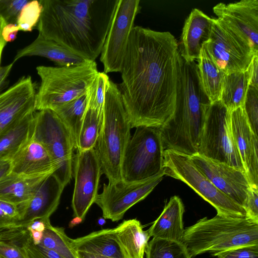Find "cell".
Listing matches in <instances>:
<instances>
[{
	"label": "cell",
	"instance_id": "22",
	"mask_svg": "<svg viewBox=\"0 0 258 258\" xmlns=\"http://www.w3.org/2000/svg\"><path fill=\"white\" fill-rule=\"evenodd\" d=\"M213 18L193 9L186 19L181 36L179 52L187 62L197 60L202 48L211 35Z\"/></svg>",
	"mask_w": 258,
	"mask_h": 258
},
{
	"label": "cell",
	"instance_id": "11",
	"mask_svg": "<svg viewBox=\"0 0 258 258\" xmlns=\"http://www.w3.org/2000/svg\"><path fill=\"white\" fill-rule=\"evenodd\" d=\"M198 154L245 172L232 137L230 112L220 100L208 111Z\"/></svg>",
	"mask_w": 258,
	"mask_h": 258
},
{
	"label": "cell",
	"instance_id": "43",
	"mask_svg": "<svg viewBox=\"0 0 258 258\" xmlns=\"http://www.w3.org/2000/svg\"><path fill=\"white\" fill-rule=\"evenodd\" d=\"M250 85L258 88V54L254 55L249 67Z\"/></svg>",
	"mask_w": 258,
	"mask_h": 258
},
{
	"label": "cell",
	"instance_id": "12",
	"mask_svg": "<svg viewBox=\"0 0 258 258\" xmlns=\"http://www.w3.org/2000/svg\"><path fill=\"white\" fill-rule=\"evenodd\" d=\"M204 45L225 74L246 71L257 54L218 18H213L210 37Z\"/></svg>",
	"mask_w": 258,
	"mask_h": 258
},
{
	"label": "cell",
	"instance_id": "5",
	"mask_svg": "<svg viewBox=\"0 0 258 258\" xmlns=\"http://www.w3.org/2000/svg\"><path fill=\"white\" fill-rule=\"evenodd\" d=\"M130 121L117 85L109 80L106 87L102 123L95 149L102 174L109 183L121 182V164L131 137Z\"/></svg>",
	"mask_w": 258,
	"mask_h": 258
},
{
	"label": "cell",
	"instance_id": "36",
	"mask_svg": "<svg viewBox=\"0 0 258 258\" xmlns=\"http://www.w3.org/2000/svg\"><path fill=\"white\" fill-rule=\"evenodd\" d=\"M242 107L252 132L258 137V88L249 85Z\"/></svg>",
	"mask_w": 258,
	"mask_h": 258
},
{
	"label": "cell",
	"instance_id": "26",
	"mask_svg": "<svg viewBox=\"0 0 258 258\" xmlns=\"http://www.w3.org/2000/svg\"><path fill=\"white\" fill-rule=\"evenodd\" d=\"M250 80L249 68L243 72L225 74L220 100L230 112L243 107Z\"/></svg>",
	"mask_w": 258,
	"mask_h": 258
},
{
	"label": "cell",
	"instance_id": "9",
	"mask_svg": "<svg viewBox=\"0 0 258 258\" xmlns=\"http://www.w3.org/2000/svg\"><path fill=\"white\" fill-rule=\"evenodd\" d=\"M165 175L184 182L217 210V214L246 217L245 209L220 191L198 169L190 157L170 149L164 151Z\"/></svg>",
	"mask_w": 258,
	"mask_h": 258
},
{
	"label": "cell",
	"instance_id": "41",
	"mask_svg": "<svg viewBox=\"0 0 258 258\" xmlns=\"http://www.w3.org/2000/svg\"><path fill=\"white\" fill-rule=\"evenodd\" d=\"M0 255L4 258H25L21 249L1 233Z\"/></svg>",
	"mask_w": 258,
	"mask_h": 258
},
{
	"label": "cell",
	"instance_id": "32",
	"mask_svg": "<svg viewBox=\"0 0 258 258\" xmlns=\"http://www.w3.org/2000/svg\"><path fill=\"white\" fill-rule=\"evenodd\" d=\"M146 258H191L181 242L153 238L148 242Z\"/></svg>",
	"mask_w": 258,
	"mask_h": 258
},
{
	"label": "cell",
	"instance_id": "25",
	"mask_svg": "<svg viewBox=\"0 0 258 258\" xmlns=\"http://www.w3.org/2000/svg\"><path fill=\"white\" fill-rule=\"evenodd\" d=\"M30 56L46 57L59 67L78 65L88 60L75 54L56 42L45 38L39 34L31 43L17 52L13 62L23 57Z\"/></svg>",
	"mask_w": 258,
	"mask_h": 258
},
{
	"label": "cell",
	"instance_id": "24",
	"mask_svg": "<svg viewBox=\"0 0 258 258\" xmlns=\"http://www.w3.org/2000/svg\"><path fill=\"white\" fill-rule=\"evenodd\" d=\"M19 175L9 173L0 180V200L17 207L27 202L51 174Z\"/></svg>",
	"mask_w": 258,
	"mask_h": 258
},
{
	"label": "cell",
	"instance_id": "3",
	"mask_svg": "<svg viewBox=\"0 0 258 258\" xmlns=\"http://www.w3.org/2000/svg\"><path fill=\"white\" fill-rule=\"evenodd\" d=\"M211 104L202 87L197 63L182 59L174 111L158 127L164 150H172L189 156L198 153Z\"/></svg>",
	"mask_w": 258,
	"mask_h": 258
},
{
	"label": "cell",
	"instance_id": "35",
	"mask_svg": "<svg viewBox=\"0 0 258 258\" xmlns=\"http://www.w3.org/2000/svg\"><path fill=\"white\" fill-rule=\"evenodd\" d=\"M42 6L39 1H29L22 8L17 20L19 30L31 32L37 25Z\"/></svg>",
	"mask_w": 258,
	"mask_h": 258
},
{
	"label": "cell",
	"instance_id": "45",
	"mask_svg": "<svg viewBox=\"0 0 258 258\" xmlns=\"http://www.w3.org/2000/svg\"><path fill=\"white\" fill-rule=\"evenodd\" d=\"M10 159L0 160V180L10 173Z\"/></svg>",
	"mask_w": 258,
	"mask_h": 258
},
{
	"label": "cell",
	"instance_id": "38",
	"mask_svg": "<svg viewBox=\"0 0 258 258\" xmlns=\"http://www.w3.org/2000/svg\"><path fill=\"white\" fill-rule=\"evenodd\" d=\"M19 218V212L16 205L0 200V230L14 227Z\"/></svg>",
	"mask_w": 258,
	"mask_h": 258
},
{
	"label": "cell",
	"instance_id": "48",
	"mask_svg": "<svg viewBox=\"0 0 258 258\" xmlns=\"http://www.w3.org/2000/svg\"><path fill=\"white\" fill-rule=\"evenodd\" d=\"M0 258H4V257L2 256L1 255H0Z\"/></svg>",
	"mask_w": 258,
	"mask_h": 258
},
{
	"label": "cell",
	"instance_id": "31",
	"mask_svg": "<svg viewBox=\"0 0 258 258\" xmlns=\"http://www.w3.org/2000/svg\"><path fill=\"white\" fill-rule=\"evenodd\" d=\"M101 125L96 112L87 106L77 142V152L95 148Z\"/></svg>",
	"mask_w": 258,
	"mask_h": 258
},
{
	"label": "cell",
	"instance_id": "28",
	"mask_svg": "<svg viewBox=\"0 0 258 258\" xmlns=\"http://www.w3.org/2000/svg\"><path fill=\"white\" fill-rule=\"evenodd\" d=\"M35 111L25 116L0 135V160H11L29 138Z\"/></svg>",
	"mask_w": 258,
	"mask_h": 258
},
{
	"label": "cell",
	"instance_id": "47",
	"mask_svg": "<svg viewBox=\"0 0 258 258\" xmlns=\"http://www.w3.org/2000/svg\"><path fill=\"white\" fill-rule=\"evenodd\" d=\"M6 23L4 20L0 17V64L3 50L6 44V42L5 41L2 36L3 29ZM1 67L0 66V68Z\"/></svg>",
	"mask_w": 258,
	"mask_h": 258
},
{
	"label": "cell",
	"instance_id": "39",
	"mask_svg": "<svg viewBox=\"0 0 258 258\" xmlns=\"http://www.w3.org/2000/svg\"><path fill=\"white\" fill-rule=\"evenodd\" d=\"M216 258H258V245H247L232 248L213 254Z\"/></svg>",
	"mask_w": 258,
	"mask_h": 258
},
{
	"label": "cell",
	"instance_id": "1",
	"mask_svg": "<svg viewBox=\"0 0 258 258\" xmlns=\"http://www.w3.org/2000/svg\"><path fill=\"white\" fill-rule=\"evenodd\" d=\"M182 61L177 41L170 32L133 27L119 88L132 128L159 127L172 116Z\"/></svg>",
	"mask_w": 258,
	"mask_h": 258
},
{
	"label": "cell",
	"instance_id": "19",
	"mask_svg": "<svg viewBox=\"0 0 258 258\" xmlns=\"http://www.w3.org/2000/svg\"><path fill=\"white\" fill-rule=\"evenodd\" d=\"M232 137L250 185L258 187V137L252 132L243 107L230 111Z\"/></svg>",
	"mask_w": 258,
	"mask_h": 258
},
{
	"label": "cell",
	"instance_id": "23",
	"mask_svg": "<svg viewBox=\"0 0 258 258\" xmlns=\"http://www.w3.org/2000/svg\"><path fill=\"white\" fill-rule=\"evenodd\" d=\"M184 212L181 200L176 196L171 197L160 215L147 230L150 237L181 242L184 231Z\"/></svg>",
	"mask_w": 258,
	"mask_h": 258
},
{
	"label": "cell",
	"instance_id": "13",
	"mask_svg": "<svg viewBox=\"0 0 258 258\" xmlns=\"http://www.w3.org/2000/svg\"><path fill=\"white\" fill-rule=\"evenodd\" d=\"M139 0H119L100 60L104 73L120 72L131 32L141 7Z\"/></svg>",
	"mask_w": 258,
	"mask_h": 258
},
{
	"label": "cell",
	"instance_id": "34",
	"mask_svg": "<svg viewBox=\"0 0 258 258\" xmlns=\"http://www.w3.org/2000/svg\"><path fill=\"white\" fill-rule=\"evenodd\" d=\"M21 232L19 245L25 258H63L52 250L34 244L27 227H24Z\"/></svg>",
	"mask_w": 258,
	"mask_h": 258
},
{
	"label": "cell",
	"instance_id": "27",
	"mask_svg": "<svg viewBox=\"0 0 258 258\" xmlns=\"http://www.w3.org/2000/svg\"><path fill=\"white\" fill-rule=\"evenodd\" d=\"M198 60V69L203 89L211 103L220 99L225 74L214 62L203 45Z\"/></svg>",
	"mask_w": 258,
	"mask_h": 258
},
{
	"label": "cell",
	"instance_id": "14",
	"mask_svg": "<svg viewBox=\"0 0 258 258\" xmlns=\"http://www.w3.org/2000/svg\"><path fill=\"white\" fill-rule=\"evenodd\" d=\"M164 170L158 175L134 183H104L94 203L101 209L104 219L112 222L121 220L125 212L134 205L145 199L162 180Z\"/></svg>",
	"mask_w": 258,
	"mask_h": 258
},
{
	"label": "cell",
	"instance_id": "40",
	"mask_svg": "<svg viewBox=\"0 0 258 258\" xmlns=\"http://www.w3.org/2000/svg\"><path fill=\"white\" fill-rule=\"evenodd\" d=\"M246 217L258 221V187L250 185L243 206Z\"/></svg>",
	"mask_w": 258,
	"mask_h": 258
},
{
	"label": "cell",
	"instance_id": "2",
	"mask_svg": "<svg viewBox=\"0 0 258 258\" xmlns=\"http://www.w3.org/2000/svg\"><path fill=\"white\" fill-rule=\"evenodd\" d=\"M119 0H40L39 34L86 60L100 55Z\"/></svg>",
	"mask_w": 258,
	"mask_h": 258
},
{
	"label": "cell",
	"instance_id": "16",
	"mask_svg": "<svg viewBox=\"0 0 258 258\" xmlns=\"http://www.w3.org/2000/svg\"><path fill=\"white\" fill-rule=\"evenodd\" d=\"M190 157L198 169L215 186L243 208L250 185L244 172L198 153Z\"/></svg>",
	"mask_w": 258,
	"mask_h": 258
},
{
	"label": "cell",
	"instance_id": "21",
	"mask_svg": "<svg viewBox=\"0 0 258 258\" xmlns=\"http://www.w3.org/2000/svg\"><path fill=\"white\" fill-rule=\"evenodd\" d=\"M10 160V173L19 175L54 173L57 169L47 149L33 137L32 132Z\"/></svg>",
	"mask_w": 258,
	"mask_h": 258
},
{
	"label": "cell",
	"instance_id": "30",
	"mask_svg": "<svg viewBox=\"0 0 258 258\" xmlns=\"http://www.w3.org/2000/svg\"><path fill=\"white\" fill-rule=\"evenodd\" d=\"M72 240L63 228L53 226L48 218L45 221V229L38 244L55 251L63 258H77L72 246Z\"/></svg>",
	"mask_w": 258,
	"mask_h": 258
},
{
	"label": "cell",
	"instance_id": "4",
	"mask_svg": "<svg viewBox=\"0 0 258 258\" xmlns=\"http://www.w3.org/2000/svg\"><path fill=\"white\" fill-rule=\"evenodd\" d=\"M181 242L190 257L212 255L232 248L258 245V221L246 217L217 214L204 217L184 229Z\"/></svg>",
	"mask_w": 258,
	"mask_h": 258
},
{
	"label": "cell",
	"instance_id": "8",
	"mask_svg": "<svg viewBox=\"0 0 258 258\" xmlns=\"http://www.w3.org/2000/svg\"><path fill=\"white\" fill-rule=\"evenodd\" d=\"M164 151L158 127L140 126L127 144L121 164L122 180L143 181L164 170Z\"/></svg>",
	"mask_w": 258,
	"mask_h": 258
},
{
	"label": "cell",
	"instance_id": "37",
	"mask_svg": "<svg viewBox=\"0 0 258 258\" xmlns=\"http://www.w3.org/2000/svg\"><path fill=\"white\" fill-rule=\"evenodd\" d=\"M29 2L27 0H0V17L6 25L17 24L21 11Z\"/></svg>",
	"mask_w": 258,
	"mask_h": 258
},
{
	"label": "cell",
	"instance_id": "46",
	"mask_svg": "<svg viewBox=\"0 0 258 258\" xmlns=\"http://www.w3.org/2000/svg\"><path fill=\"white\" fill-rule=\"evenodd\" d=\"M77 258H110L103 255L89 253L83 251H75Z\"/></svg>",
	"mask_w": 258,
	"mask_h": 258
},
{
	"label": "cell",
	"instance_id": "18",
	"mask_svg": "<svg viewBox=\"0 0 258 258\" xmlns=\"http://www.w3.org/2000/svg\"><path fill=\"white\" fill-rule=\"evenodd\" d=\"M36 90L30 76L23 77L0 94V135L35 109Z\"/></svg>",
	"mask_w": 258,
	"mask_h": 258
},
{
	"label": "cell",
	"instance_id": "6",
	"mask_svg": "<svg viewBox=\"0 0 258 258\" xmlns=\"http://www.w3.org/2000/svg\"><path fill=\"white\" fill-rule=\"evenodd\" d=\"M41 83L35 97L36 111L55 108L86 94L99 72L95 61L75 66L36 68Z\"/></svg>",
	"mask_w": 258,
	"mask_h": 258
},
{
	"label": "cell",
	"instance_id": "42",
	"mask_svg": "<svg viewBox=\"0 0 258 258\" xmlns=\"http://www.w3.org/2000/svg\"><path fill=\"white\" fill-rule=\"evenodd\" d=\"M19 31V29L17 24L5 25L2 31V36L5 41L7 43L14 41Z\"/></svg>",
	"mask_w": 258,
	"mask_h": 258
},
{
	"label": "cell",
	"instance_id": "10",
	"mask_svg": "<svg viewBox=\"0 0 258 258\" xmlns=\"http://www.w3.org/2000/svg\"><path fill=\"white\" fill-rule=\"evenodd\" d=\"M32 133L47 149L57 167L53 174L66 186L72 178L75 149L69 129L53 111L43 109L34 113Z\"/></svg>",
	"mask_w": 258,
	"mask_h": 258
},
{
	"label": "cell",
	"instance_id": "44",
	"mask_svg": "<svg viewBox=\"0 0 258 258\" xmlns=\"http://www.w3.org/2000/svg\"><path fill=\"white\" fill-rule=\"evenodd\" d=\"M14 62L0 68V90L4 85L5 82L8 76Z\"/></svg>",
	"mask_w": 258,
	"mask_h": 258
},
{
	"label": "cell",
	"instance_id": "33",
	"mask_svg": "<svg viewBox=\"0 0 258 258\" xmlns=\"http://www.w3.org/2000/svg\"><path fill=\"white\" fill-rule=\"evenodd\" d=\"M109 80L107 74L98 72L89 88L87 107L94 110L102 123L106 87Z\"/></svg>",
	"mask_w": 258,
	"mask_h": 258
},
{
	"label": "cell",
	"instance_id": "17",
	"mask_svg": "<svg viewBox=\"0 0 258 258\" xmlns=\"http://www.w3.org/2000/svg\"><path fill=\"white\" fill-rule=\"evenodd\" d=\"M213 10L218 19L258 54V0L220 3Z\"/></svg>",
	"mask_w": 258,
	"mask_h": 258
},
{
	"label": "cell",
	"instance_id": "15",
	"mask_svg": "<svg viewBox=\"0 0 258 258\" xmlns=\"http://www.w3.org/2000/svg\"><path fill=\"white\" fill-rule=\"evenodd\" d=\"M74 159L75 184L72 207L73 216L83 221L98 194L102 172L95 148L77 152Z\"/></svg>",
	"mask_w": 258,
	"mask_h": 258
},
{
	"label": "cell",
	"instance_id": "7",
	"mask_svg": "<svg viewBox=\"0 0 258 258\" xmlns=\"http://www.w3.org/2000/svg\"><path fill=\"white\" fill-rule=\"evenodd\" d=\"M150 236L136 219L124 220L114 228L104 229L72 239L75 251L110 258H144Z\"/></svg>",
	"mask_w": 258,
	"mask_h": 258
},
{
	"label": "cell",
	"instance_id": "29",
	"mask_svg": "<svg viewBox=\"0 0 258 258\" xmlns=\"http://www.w3.org/2000/svg\"><path fill=\"white\" fill-rule=\"evenodd\" d=\"M86 94L55 108L53 111L69 129L76 149L84 114L87 108Z\"/></svg>",
	"mask_w": 258,
	"mask_h": 258
},
{
	"label": "cell",
	"instance_id": "20",
	"mask_svg": "<svg viewBox=\"0 0 258 258\" xmlns=\"http://www.w3.org/2000/svg\"><path fill=\"white\" fill-rule=\"evenodd\" d=\"M64 187L53 173L50 175L30 200L18 206L20 218L14 227H27L36 219L49 218L58 207Z\"/></svg>",
	"mask_w": 258,
	"mask_h": 258
}]
</instances>
